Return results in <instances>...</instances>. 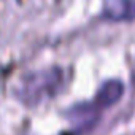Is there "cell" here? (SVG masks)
Returning <instances> with one entry per match:
<instances>
[{
	"label": "cell",
	"mask_w": 135,
	"mask_h": 135,
	"mask_svg": "<svg viewBox=\"0 0 135 135\" xmlns=\"http://www.w3.org/2000/svg\"><path fill=\"white\" fill-rule=\"evenodd\" d=\"M64 84V72L60 67H49L30 72L19 80L15 97L27 108H35L41 102L52 99Z\"/></svg>",
	"instance_id": "obj_1"
},
{
	"label": "cell",
	"mask_w": 135,
	"mask_h": 135,
	"mask_svg": "<svg viewBox=\"0 0 135 135\" xmlns=\"http://www.w3.org/2000/svg\"><path fill=\"white\" fill-rule=\"evenodd\" d=\"M102 108L92 102H80L65 111V118L72 126V135H81L94 129L100 119Z\"/></svg>",
	"instance_id": "obj_2"
},
{
	"label": "cell",
	"mask_w": 135,
	"mask_h": 135,
	"mask_svg": "<svg viewBox=\"0 0 135 135\" xmlns=\"http://www.w3.org/2000/svg\"><path fill=\"white\" fill-rule=\"evenodd\" d=\"M103 18L108 21H130L135 18V0H110L103 7Z\"/></svg>",
	"instance_id": "obj_3"
},
{
	"label": "cell",
	"mask_w": 135,
	"mask_h": 135,
	"mask_svg": "<svg viewBox=\"0 0 135 135\" xmlns=\"http://www.w3.org/2000/svg\"><path fill=\"white\" fill-rule=\"evenodd\" d=\"M124 94V86L119 80H110L107 83H103L100 86V89L97 91L95 97H94V102L103 110V108H110L113 107L116 102L121 100Z\"/></svg>",
	"instance_id": "obj_4"
},
{
	"label": "cell",
	"mask_w": 135,
	"mask_h": 135,
	"mask_svg": "<svg viewBox=\"0 0 135 135\" xmlns=\"http://www.w3.org/2000/svg\"><path fill=\"white\" fill-rule=\"evenodd\" d=\"M132 80H133V86H135V70H133V73H132Z\"/></svg>",
	"instance_id": "obj_5"
}]
</instances>
